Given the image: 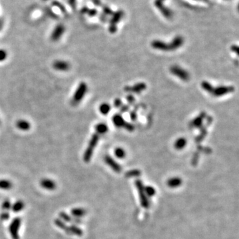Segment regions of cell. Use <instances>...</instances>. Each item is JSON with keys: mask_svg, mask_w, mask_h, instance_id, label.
<instances>
[{"mask_svg": "<svg viewBox=\"0 0 239 239\" xmlns=\"http://www.w3.org/2000/svg\"><path fill=\"white\" fill-rule=\"evenodd\" d=\"M98 141H99L98 134H93L91 139H90L86 151L84 152V153L83 159L84 162L88 163L91 160V158L93 155L94 149L97 146Z\"/></svg>", "mask_w": 239, "mask_h": 239, "instance_id": "cell-1", "label": "cell"}, {"mask_svg": "<svg viewBox=\"0 0 239 239\" xmlns=\"http://www.w3.org/2000/svg\"><path fill=\"white\" fill-rule=\"evenodd\" d=\"M87 91L88 87L85 82H82L79 84V85L77 87L75 92H74L72 99V103L74 105H76V104L81 102V101L87 94Z\"/></svg>", "mask_w": 239, "mask_h": 239, "instance_id": "cell-2", "label": "cell"}, {"mask_svg": "<svg viewBox=\"0 0 239 239\" xmlns=\"http://www.w3.org/2000/svg\"><path fill=\"white\" fill-rule=\"evenodd\" d=\"M135 184L139 193V199H140V203H141L142 206L146 209L149 208V203L146 197L145 191H144V187L143 185L142 182L139 180V179H137V180H136L135 181Z\"/></svg>", "mask_w": 239, "mask_h": 239, "instance_id": "cell-3", "label": "cell"}, {"mask_svg": "<svg viewBox=\"0 0 239 239\" xmlns=\"http://www.w3.org/2000/svg\"><path fill=\"white\" fill-rule=\"evenodd\" d=\"M21 219L19 217H16L13 219L9 227V231L13 239H19V231L21 226Z\"/></svg>", "mask_w": 239, "mask_h": 239, "instance_id": "cell-4", "label": "cell"}, {"mask_svg": "<svg viewBox=\"0 0 239 239\" xmlns=\"http://www.w3.org/2000/svg\"><path fill=\"white\" fill-rule=\"evenodd\" d=\"M170 72L174 76H176L183 81H188L189 78H190V75H189V73L187 71L177 65L172 66L170 68Z\"/></svg>", "mask_w": 239, "mask_h": 239, "instance_id": "cell-5", "label": "cell"}, {"mask_svg": "<svg viewBox=\"0 0 239 239\" xmlns=\"http://www.w3.org/2000/svg\"><path fill=\"white\" fill-rule=\"evenodd\" d=\"M234 91H235V88L232 86H218L213 88L211 94L214 96L219 97L231 93Z\"/></svg>", "mask_w": 239, "mask_h": 239, "instance_id": "cell-6", "label": "cell"}, {"mask_svg": "<svg viewBox=\"0 0 239 239\" xmlns=\"http://www.w3.org/2000/svg\"><path fill=\"white\" fill-rule=\"evenodd\" d=\"M213 118L211 116H208L207 118V122H206V123L205 124H203V125L200 128H199V129H200V134H199V135L197 136V138L195 139V141L199 143V142H202L203 139H204V138H205V136H207V128L211 124V122H213Z\"/></svg>", "mask_w": 239, "mask_h": 239, "instance_id": "cell-7", "label": "cell"}, {"mask_svg": "<svg viewBox=\"0 0 239 239\" xmlns=\"http://www.w3.org/2000/svg\"><path fill=\"white\" fill-rule=\"evenodd\" d=\"M123 12L120 10V11H118L115 13L114 14L113 17L110 21V27H109V31L111 33H115L117 31V27H116V24L120 21V20L122 19L123 17Z\"/></svg>", "mask_w": 239, "mask_h": 239, "instance_id": "cell-8", "label": "cell"}, {"mask_svg": "<svg viewBox=\"0 0 239 239\" xmlns=\"http://www.w3.org/2000/svg\"><path fill=\"white\" fill-rule=\"evenodd\" d=\"M163 1H165V0H155L154 4H155V6L159 10V12L163 14L164 17L167 19H170L172 17V12H171V10H169L168 8L163 6Z\"/></svg>", "mask_w": 239, "mask_h": 239, "instance_id": "cell-9", "label": "cell"}, {"mask_svg": "<svg viewBox=\"0 0 239 239\" xmlns=\"http://www.w3.org/2000/svg\"><path fill=\"white\" fill-rule=\"evenodd\" d=\"M146 84L144 82H139L134 84V86H126L124 88V91L128 92H133L139 94L143 91L146 88Z\"/></svg>", "mask_w": 239, "mask_h": 239, "instance_id": "cell-10", "label": "cell"}, {"mask_svg": "<svg viewBox=\"0 0 239 239\" xmlns=\"http://www.w3.org/2000/svg\"><path fill=\"white\" fill-rule=\"evenodd\" d=\"M207 117L205 112H202L199 115L194 118L190 124L191 127L193 128H200L203 125V122Z\"/></svg>", "mask_w": 239, "mask_h": 239, "instance_id": "cell-11", "label": "cell"}, {"mask_svg": "<svg viewBox=\"0 0 239 239\" xmlns=\"http://www.w3.org/2000/svg\"><path fill=\"white\" fill-rule=\"evenodd\" d=\"M152 47L157 50L162 51H169L170 47H169V43L163 42L160 40H154L151 43Z\"/></svg>", "mask_w": 239, "mask_h": 239, "instance_id": "cell-12", "label": "cell"}, {"mask_svg": "<svg viewBox=\"0 0 239 239\" xmlns=\"http://www.w3.org/2000/svg\"><path fill=\"white\" fill-rule=\"evenodd\" d=\"M104 162L107 163V165L108 166L110 167L113 170L116 172V173H120L122 171V167L120 166V164L117 163L114 159L111 157L110 156H106L104 157Z\"/></svg>", "mask_w": 239, "mask_h": 239, "instance_id": "cell-13", "label": "cell"}, {"mask_svg": "<svg viewBox=\"0 0 239 239\" xmlns=\"http://www.w3.org/2000/svg\"><path fill=\"white\" fill-rule=\"evenodd\" d=\"M40 185H41V187L47 189V190H54L57 187V184L54 181L51 180L50 179H43L40 181Z\"/></svg>", "mask_w": 239, "mask_h": 239, "instance_id": "cell-14", "label": "cell"}, {"mask_svg": "<svg viewBox=\"0 0 239 239\" xmlns=\"http://www.w3.org/2000/svg\"><path fill=\"white\" fill-rule=\"evenodd\" d=\"M53 68L59 71H67L70 68V64L64 61H56L53 63Z\"/></svg>", "mask_w": 239, "mask_h": 239, "instance_id": "cell-15", "label": "cell"}, {"mask_svg": "<svg viewBox=\"0 0 239 239\" xmlns=\"http://www.w3.org/2000/svg\"><path fill=\"white\" fill-rule=\"evenodd\" d=\"M184 42L183 38L181 36H177L174 38L172 41L169 43V47H170V51H175L180 47L183 45Z\"/></svg>", "mask_w": 239, "mask_h": 239, "instance_id": "cell-16", "label": "cell"}, {"mask_svg": "<svg viewBox=\"0 0 239 239\" xmlns=\"http://www.w3.org/2000/svg\"><path fill=\"white\" fill-rule=\"evenodd\" d=\"M64 31V28L62 26H58L53 31L52 35H51V39L53 41H57L63 34Z\"/></svg>", "mask_w": 239, "mask_h": 239, "instance_id": "cell-17", "label": "cell"}, {"mask_svg": "<svg viewBox=\"0 0 239 239\" xmlns=\"http://www.w3.org/2000/svg\"><path fill=\"white\" fill-rule=\"evenodd\" d=\"M112 122L114 125L118 128L124 127V124L126 122L120 114H114L112 117Z\"/></svg>", "mask_w": 239, "mask_h": 239, "instance_id": "cell-18", "label": "cell"}, {"mask_svg": "<svg viewBox=\"0 0 239 239\" xmlns=\"http://www.w3.org/2000/svg\"><path fill=\"white\" fill-rule=\"evenodd\" d=\"M17 128L22 131H27L31 128V124L25 120H19L16 122Z\"/></svg>", "mask_w": 239, "mask_h": 239, "instance_id": "cell-19", "label": "cell"}, {"mask_svg": "<svg viewBox=\"0 0 239 239\" xmlns=\"http://www.w3.org/2000/svg\"><path fill=\"white\" fill-rule=\"evenodd\" d=\"M68 235H74L78 237H81L83 235V232L77 226L71 225L68 227Z\"/></svg>", "mask_w": 239, "mask_h": 239, "instance_id": "cell-20", "label": "cell"}, {"mask_svg": "<svg viewBox=\"0 0 239 239\" xmlns=\"http://www.w3.org/2000/svg\"><path fill=\"white\" fill-rule=\"evenodd\" d=\"M167 185L171 188H176L180 186L182 184L181 179L179 177H173L168 179L167 182Z\"/></svg>", "mask_w": 239, "mask_h": 239, "instance_id": "cell-21", "label": "cell"}, {"mask_svg": "<svg viewBox=\"0 0 239 239\" xmlns=\"http://www.w3.org/2000/svg\"><path fill=\"white\" fill-rule=\"evenodd\" d=\"M187 145V140L184 138H179L174 143V147L177 150H181L183 149Z\"/></svg>", "mask_w": 239, "mask_h": 239, "instance_id": "cell-22", "label": "cell"}, {"mask_svg": "<svg viewBox=\"0 0 239 239\" xmlns=\"http://www.w3.org/2000/svg\"><path fill=\"white\" fill-rule=\"evenodd\" d=\"M24 207H25V203H23V201H21V200H19L12 205V210L14 213H17L21 211L24 209Z\"/></svg>", "mask_w": 239, "mask_h": 239, "instance_id": "cell-23", "label": "cell"}, {"mask_svg": "<svg viewBox=\"0 0 239 239\" xmlns=\"http://www.w3.org/2000/svg\"><path fill=\"white\" fill-rule=\"evenodd\" d=\"M95 130L97 132L96 134H104L108 132V127L106 124L104 123H99L97 124L95 126Z\"/></svg>", "mask_w": 239, "mask_h": 239, "instance_id": "cell-24", "label": "cell"}, {"mask_svg": "<svg viewBox=\"0 0 239 239\" xmlns=\"http://www.w3.org/2000/svg\"><path fill=\"white\" fill-rule=\"evenodd\" d=\"M71 215L77 218L83 217L86 214V210L82 208H74L71 210Z\"/></svg>", "mask_w": 239, "mask_h": 239, "instance_id": "cell-25", "label": "cell"}, {"mask_svg": "<svg viewBox=\"0 0 239 239\" xmlns=\"http://www.w3.org/2000/svg\"><path fill=\"white\" fill-rule=\"evenodd\" d=\"M13 187V183L7 179H0V189L3 190H9Z\"/></svg>", "mask_w": 239, "mask_h": 239, "instance_id": "cell-26", "label": "cell"}, {"mask_svg": "<svg viewBox=\"0 0 239 239\" xmlns=\"http://www.w3.org/2000/svg\"><path fill=\"white\" fill-rule=\"evenodd\" d=\"M54 224H55V225L57 227L61 228L62 230L64 231L68 234V227L67 226L66 223L63 221H62L61 218H56L55 220H54Z\"/></svg>", "mask_w": 239, "mask_h": 239, "instance_id": "cell-27", "label": "cell"}, {"mask_svg": "<svg viewBox=\"0 0 239 239\" xmlns=\"http://www.w3.org/2000/svg\"><path fill=\"white\" fill-rule=\"evenodd\" d=\"M110 106L107 103H102L99 106V111L103 115H106L110 111Z\"/></svg>", "mask_w": 239, "mask_h": 239, "instance_id": "cell-28", "label": "cell"}, {"mask_svg": "<svg viewBox=\"0 0 239 239\" xmlns=\"http://www.w3.org/2000/svg\"><path fill=\"white\" fill-rule=\"evenodd\" d=\"M141 175V171L139 169H132L125 173V176L126 177H139Z\"/></svg>", "mask_w": 239, "mask_h": 239, "instance_id": "cell-29", "label": "cell"}, {"mask_svg": "<svg viewBox=\"0 0 239 239\" xmlns=\"http://www.w3.org/2000/svg\"><path fill=\"white\" fill-rule=\"evenodd\" d=\"M201 87H202L204 90H205V91L206 92H209V93H210V94L212 93L213 90V88H214V87H213V85H212V84H211L210 82H207V81H203V82H201Z\"/></svg>", "mask_w": 239, "mask_h": 239, "instance_id": "cell-30", "label": "cell"}, {"mask_svg": "<svg viewBox=\"0 0 239 239\" xmlns=\"http://www.w3.org/2000/svg\"><path fill=\"white\" fill-rule=\"evenodd\" d=\"M114 154H115L116 157H117L118 158L122 159L126 156V152L122 148H117L115 149V150H114Z\"/></svg>", "mask_w": 239, "mask_h": 239, "instance_id": "cell-31", "label": "cell"}, {"mask_svg": "<svg viewBox=\"0 0 239 239\" xmlns=\"http://www.w3.org/2000/svg\"><path fill=\"white\" fill-rule=\"evenodd\" d=\"M59 217L64 223L71 222L73 221V218L70 217L67 213H66L65 212H63V211L59 213Z\"/></svg>", "mask_w": 239, "mask_h": 239, "instance_id": "cell-32", "label": "cell"}, {"mask_svg": "<svg viewBox=\"0 0 239 239\" xmlns=\"http://www.w3.org/2000/svg\"><path fill=\"white\" fill-rule=\"evenodd\" d=\"M144 191H145L146 195L149 197H152L156 194V189L152 186H147L144 187Z\"/></svg>", "mask_w": 239, "mask_h": 239, "instance_id": "cell-33", "label": "cell"}, {"mask_svg": "<svg viewBox=\"0 0 239 239\" xmlns=\"http://www.w3.org/2000/svg\"><path fill=\"white\" fill-rule=\"evenodd\" d=\"M12 205L11 202H10V201L8 200V199H6V200H5L3 202L2 205V209L4 211H7L12 209Z\"/></svg>", "mask_w": 239, "mask_h": 239, "instance_id": "cell-34", "label": "cell"}, {"mask_svg": "<svg viewBox=\"0 0 239 239\" xmlns=\"http://www.w3.org/2000/svg\"><path fill=\"white\" fill-rule=\"evenodd\" d=\"M7 57V52L3 49H0V62H2L6 59Z\"/></svg>", "mask_w": 239, "mask_h": 239, "instance_id": "cell-35", "label": "cell"}, {"mask_svg": "<svg viewBox=\"0 0 239 239\" xmlns=\"http://www.w3.org/2000/svg\"><path fill=\"white\" fill-rule=\"evenodd\" d=\"M199 155L198 153H194V155L193 156V158H192V160H191V163L193 166H196L197 163H198V161H199Z\"/></svg>", "mask_w": 239, "mask_h": 239, "instance_id": "cell-36", "label": "cell"}, {"mask_svg": "<svg viewBox=\"0 0 239 239\" xmlns=\"http://www.w3.org/2000/svg\"><path fill=\"white\" fill-rule=\"evenodd\" d=\"M123 128H125L126 130H128L129 132H132L134 130V126L133 125V124H132L130 123H128V122H126Z\"/></svg>", "mask_w": 239, "mask_h": 239, "instance_id": "cell-37", "label": "cell"}, {"mask_svg": "<svg viewBox=\"0 0 239 239\" xmlns=\"http://www.w3.org/2000/svg\"><path fill=\"white\" fill-rule=\"evenodd\" d=\"M9 214L7 213V211H3L1 215H0V219L2 221H7L9 218Z\"/></svg>", "mask_w": 239, "mask_h": 239, "instance_id": "cell-38", "label": "cell"}, {"mask_svg": "<svg viewBox=\"0 0 239 239\" xmlns=\"http://www.w3.org/2000/svg\"><path fill=\"white\" fill-rule=\"evenodd\" d=\"M126 101L129 104H133L135 102V98L132 94H129L126 96Z\"/></svg>", "mask_w": 239, "mask_h": 239, "instance_id": "cell-39", "label": "cell"}, {"mask_svg": "<svg viewBox=\"0 0 239 239\" xmlns=\"http://www.w3.org/2000/svg\"><path fill=\"white\" fill-rule=\"evenodd\" d=\"M114 105L116 108H120L122 106V102L121 99L116 98L115 101L114 102Z\"/></svg>", "mask_w": 239, "mask_h": 239, "instance_id": "cell-40", "label": "cell"}, {"mask_svg": "<svg viewBox=\"0 0 239 239\" xmlns=\"http://www.w3.org/2000/svg\"><path fill=\"white\" fill-rule=\"evenodd\" d=\"M129 110V105H123L120 107V112L122 113H124L126 112H128Z\"/></svg>", "mask_w": 239, "mask_h": 239, "instance_id": "cell-41", "label": "cell"}, {"mask_svg": "<svg viewBox=\"0 0 239 239\" xmlns=\"http://www.w3.org/2000/svg\"><path fill=\"white\" fill-rule=\"evenodd\" d=\"M130 118L132 121H135L137 119V114L135 111H132L130 112Z\"/></svg>", "mask_w": 239, "mask_h": 239, "instance_id": "cell-42", "label": "cell"}, {"mask_svg": "<svg viewBox=\"0 0 239 239\" xmlns=\"http://www.w3.org/2000/svg\"><path fill=\"white\" fill-rule=\"evenodd\" d=\"M231 50L232 52L235 53L237 54H238V47L237 45H232L231 47Z\"/></svg>", "mask_w": 239, "mask_h": 239, "instance_id": "cell-43", "label": "cell"}]
</instances>
